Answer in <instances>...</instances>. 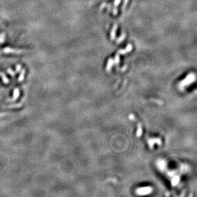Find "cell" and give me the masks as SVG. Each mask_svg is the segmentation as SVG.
<instances>
[{
    "label": "cell",
    "mask_w": 197,
    "mask_h": 197,
    "mask_svg": "<svg viewBox=\"0 0 197 197\" xmlns=\"http://www.w3.org/2000/svg\"><path fill=\"white\" fill-rule=\"evenodd\" d=\"M3 52L7 53V54H20L22 53L25 52L26 50H23V49H12V48L7 47L3 50Z\"/></svg>",
    "instance_id": "1"
},
{
    "label": "cell",
    "mask_w": 197,
    "mask_h": 197,
    "mask_svg": "<svg viewBox=\"0 0 197 197\" xmlns=\"http://www.w3.org/2000/svg\"><path fill=\"white\" fill-rule=\"evenodd\" d=\"M19 95H20V91H19V88H15L13 91V96L12 98L7 100V102H13L17 100L19 98Z\"/></svg>",
    "instance_id": "2"
},
{
    "label": "cell",
    "mask_w": 197,
    "mask_h": 197,
    "mask_svg": "<svg viewBox=\"0 0 197 197\" xmlns=\"http://www.w3.org/2000/svg\"><path fill=\"white\" fill-rule=\"evenodd\" d=\"M25 73H26V70L25 69H23L21 72V74L19 75V78H18V82H23L24 79V77H25Z\"/></svg>",
    "instance_id": "3"
},
{
    "label": "cell",
    "mask_w": 197,
    "mask_h": 197,
    "mask_svg": "<svg viewBox=\"0 0 197 197\" xmlns=\"http://www.w3.org/2000/svg\"><path fill=\"white\" fill-rule=\"evenodd\" d=\"M0 77H2V81H3V83H5L7 84H8L10 82L9 79L7 78V76H6L5 75L4 73H3V72H1V71H0Z\"/></svg>",
    "instance_id": "4"
},
{
    "label": "cell",
    "mask_w": 197,
    "mask_h": 197,
    "mask_svg": "<svg viewBox=\"0 0 197 197\" xmlns=\"http://www.w3.org/2000/svg\"><path fill=\"white\" fill-rule=\"evenodd\" d=\"M22 103H18V104L15 105H10L4 106V108H9V109H13V108H19V107H22Z\"/></svg>",
    "instance_id": "5"
},
{
    "label": "cell",
    "mask_w": 197,
    "mask_h": 197,
    "mask_svg": "<svg viewBox=\"0 0 197 197\" xmlns=\"http://www.w3.org/2000/svg\"><path fill=\"white\" fill-rule=\"evenodd\" d=\"M117 26L116 24H115V25H114V28H113V29H112V32H111V34H110V36H111V38L112 40H114V38H115V33L117 30Z\"/></svg>",
    "instance_id": "6"
},
{
    "label": "cell",
    "mask_w": 197,
    "mask_h": 197,
    "mask_svg": "<svg viewBox=\"0 0 197 197\" xmlns=\"http://www.w3.org/2000/svg\"><path fill=\"white\" fill-rule=\"evenodd\" d=\"M7 72H8V73L12 76L15 75V72H14V71H13V70H12V69H8V70H7Z\"/></svg>",
    "instance_id": "7"
},
{
    "label": "cell",
    "mask_w": 197,
    "mask_h": 197,
    "mask_svg": "<svg viewBox=\"0 0 197 197\" xmlns=\"http://www.w3.org/2000/svg\"><path fill=\"white\" fill-rule=\"evenodd\" d=\"M5 42V34H2L0 35V44H2Z\"/></svg>",
    "instance_id": "8"
},
{
    "label": "cell",
    "mask_w": 197,
    "mask_h": 197,
    "mask_svg": "<svg viewBox=\"0 0 197 197\" xmlns=\"http://www.w3.org/2000/svg\"><path fill=\"white\" fill-rule=\"evenodd\" d=\"M16 73H19V71H20V70H21V65H17L16 66Z\"/></svg>",
    "instance_id": "9"
}]
</instances>
